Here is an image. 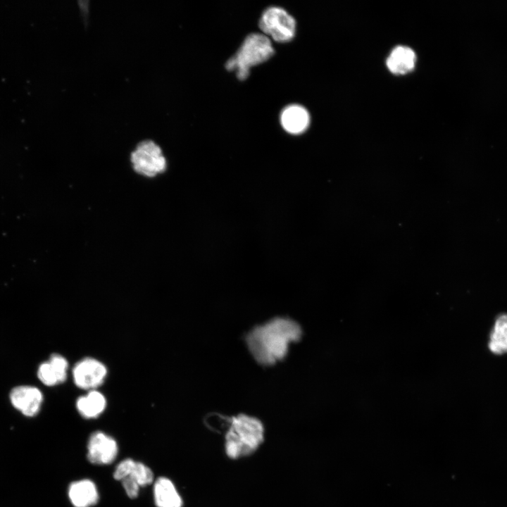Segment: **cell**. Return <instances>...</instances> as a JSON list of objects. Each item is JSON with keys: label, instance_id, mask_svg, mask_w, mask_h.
<instances>
[{"label": "cell", "instance_id": "6da1fadb", "mask_svg": "<svg viewBox=\"0 0 507 507\" xmlns=\"http://www.w3.org/2000/svg\"><path fill=\"white\" fill-rule=\"evenodd\" d=\"M301 336L302 330L297 322L277 317L254 327L246 334L245 340L255 361L270 366L283 360L289 346L299 342Z\"/></svg>", "mask_w": 507, "mask_h": 507}, {"label": "cell", "instance_id": "7a4b0ae2", "mask_svg": "<svg viewBox=\"0 0 507 507\" xmlns=\"http://www.w3.org/2000/svg\"><path fill=\"white\" fill-rule=\"evenodd\" d=\"M264 433L263 423L256 417L242 413L229 418L225 436L226 455L237 459L253 453L263 443Z\"/></svg>", "mask_w": 507, "mask_h": 507}, {"label": "cell", "instance_id": "3957f363", "mask_svg": "<svg viewBox=\"0 0 507 507\" xmlns=\"http://www.w3.org/2000/svg\"><path fill=\"white\" fill-rule=\"evenodd\" d=\"M274 54L269 37L262 33H251L235 54L227 61L225 68L229 71H234L239 80H244L252 67L267 61Z\"/></svg>", "mask_w": 507, "mask_h": 507}, {"label": "cell", "instance_id": "277c9868", "mask_svg": "<svg viewBox=\"0 0 507 507\" xmlns=\"http://www.w3.org/2000/svg\"><path fill=\"white\" fill-rule=\"evenodd\" d=\"M259 27L263 34L279 43H286L295 36L296 20L286 10L270 6L262 13Z\"/></svg>", "mask_w": 507, "mask_h": 507}, {"label": "cell", "instance_id": "5b68a950", "mask_svg": "<svg viewBox=\"0 0 507 507\" xmlns=\"http://www.w3.org/2000/svg\"><path fill=\"white\" fill-rule=\"evenodd\" d=\"M130 161L137 173L148 177L163 173L167 168L161 148L152 140L140 142L131 153Z\"/></svg>", "mask_w": 507, "mask_h": 507}, {"label": "cell", "instance_id": "8992f818", "mask_svg": "<svg viewBox=\"0 0 507 507\" xmlns=\"http://www.w3.org/2000/svg\"><path fill=\"white\" fill-rule=\"evenodd\" d=\"M106 365L94 358L79 361L73 369L75 384L82 389L93 390L100 386L107 375Z\"/></svg>", "mask_w": 507, "mask_h": 507}, {"label": "cell", "instance_id": "52a82bcc", "mask_svg": "<svg viewBox=\"0 0 507 507\" xmlns=\"http://www.w3.org/2000/svg\"><path fill=\"white\" fill-rule=\"evenodd\" d=\"M118 452V444L111 436L101 431L90 435L87 443V458L90 463L110 464L115 459Z\"/></svg>", "mask_w": 507, "mask_h": 507}, {"label": "cell", "instance_id": "ba28073f", "mask_svg": "<svg viewBox=\"0 0 507 507\" xmlns=\"http://www.w3.org/2000/svg\"><path fill=\"white\" fill-rule=\"evenodd\" d=\"M11 401L13 406L24 415L32 417L39 411L43 396L36 387L20 386L11 392Z\"/></svg>", "mask_w": 507, "mask_h": 507}, {"label": "cell", "instance_id": "9c48e42d", "mask_svg": "<svg viewBox=\"0 0 507 507\" xmlns=\"http://www.w3.org/2000/svg\"><path fill=\"white\" fill-rule=\"evenodd\" d=\"M280 121L282 128L289 134L303 133L310 125V114L307 109L299 104H290L280 113Z\"/></svg>", "mask_w": 507, "mask_h": 507}, {"label": "cell", "instance_id": "30bf717a", "mask_svg": "<svg viewBox=\"0 0 507 507\" xmlns=\"http://www.w3.org/2000/svg\"><path fill=\"white\" fill-rule=\"evenodd\" d=\"M68 368V361L63 356L53 354L48 361L39 365L38 377L45 385L54 386L66 380Z\"/></svg>", "mask_w": 507, "mask_h": 507}, {"label": "cell", "instance_id": "8fae6325", "mask_svg": "<svg viewBox=\"0 0 507 507\" xmlns=\"http://www.w3.org/2000/svg\"><path fill=\"white\" fill-rule=\"evenodd\" d=\"M126 476L132 477L139 487L150 484L154 480V473L148 466L131 458L122 461L113 472V477L116 480L120 481Z\"/></svg>", "mask_w": 507, "mask_h": 507}, {"label": "cell", "instance_id": "7c38bea8", "mask_svg": "<svg viewBox=\"0 0 507 507\" xmlns=\"http://www.w3.org/2000/svg\"><path fill=\"white\" fill-rule=\"evenodd\" d=\"M68 496L75 507H90L99 499L95 484L87 479L72 482L68 487Z\"/></svg>", "mask_w": 507, "mask_h": 507}, {"label": "cell", "instance_id": "4fadbf2b", "mask_svg": "<svg viewBox=\"0 0 507 507\" xmlns=\"http://www.w3.org/2000/svg\"><path fill=\"white\" fill-rule=\"evenodd\" d=\"M154 501L157 507H182V500L174 484L168 478L156 480L154 487Z\"/></svg>", "mask_w": 507, "mask_h": 507}, {"label": "cell", "instance_id": "5bb4252c", "mask_svg": "<svg viewBox=\"0 0 507 507\" xmlns=\"http://www.w3.org/2000/svg\"><path fill=\"white\" fill-rule=\"evenodd\" d=\"M76 408L84 418H95L99 416L106 407V399L104 395L96 390H89L85 395L80 396L76 401Z\"/></svg>", "mask_w": 507, "mask_h": 507}, {"label": "cell", "instance_id": "9a60e30c", "mask_svg": "<svg viewBox=\"0 0 507 507\" xmlns=\"http://www.w3.org/2000/svg\"><path fill=\"white\" fill-rule=\"evenodd\" d=\"M415 62V54L411 48L399 46L389 54L387 60V65L394 74H406L414 68Z\"/></svg>", "mask_w": 507, "mask_h": 507}, {"label": "cell", "instance_id": "2e32d148", "mask_svg": "<svg viewBox=\"0 0 507 507\" xmlns=\"http://www.w3.org/2000/svg\"><path fill=\"white\" fill-rule=\"evenodd\" d=\"M488 348L496 355L507 353V313L496 318L489 334Z\"/></svg>", "mask_w": 507, "mask_h": 507}, {"label": "cell", "instance_id": "e0dca14e", "mask_svg": "<svg viewBox=\"0 0 507 507\" xmlns=\"http://www.w3.org/2000/svg\"><path fill=\"white\" fill-rule=\"evenodd\" d=\"M120 482L128 497L135 499L138 496L140 487L132 477L126 476Z\"/></svg>", "mask_w": 507, "mask_h": 507}]
</instances>
